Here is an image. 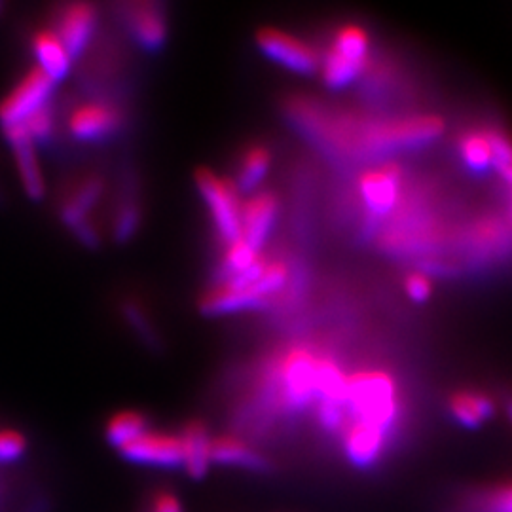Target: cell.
Returning <instances> with one entry per match:
<instances>
[{
	"label": "cell",
	"instance_id": "6da1fadb",
	"mask_svg": "<svg viewBox=\"0 0 512 512\" xmlns=\"http://www.w3.org/2000/svg\"><path fill=\"white\" fill-rule=\"evenodd\" d=\"M291 110L296 124L306 133L344 154H385L425 147L444 133V122L435 114L365 120L349 114H329L302 99Z\"/></svg>",
	"mask_w": 512,
	"mask_h": 512
},
{
	"label": "cell",
	"instance_id": "7a4b0ae2",
	"mask_svg": "<svg viewBox=\"0 0 512 512\" xmlns=\"http://www.w3.org/2000/svg\"><path fill=\"white\" fill-rule=\"evenodd\" d=\"M344 406L349 423H363L393 437L401 420V401L395 380L382 370H363L348 376Z\"/></svg>",
	"mask_w": 512,
	"mask_h": 512
},
{
	"label": "cell",
	"instance_id": "3957f363",
	"mask_svg": "<svg viewBox=\"0 0 512 512\" xmlns=\"http://www.w3.org/2000/svg\"><path fill=\"white\" fill-rule=\"evenodd\" d=\"M319 359L315 351L306 346L291 348L272 368L270 389L275 403L289 414H300L319 401L317 368Z\"/></svg>",
	"mask_w": 512,
	"mask_h": 512
},
{
	"label": "cell",
	"instance_id": "277c9868",
	"mask_svg": "<svg viewBox=\"0 0 512 512\" xmlns=\"http://www.w3.org/2000/svg\"><path fill=\"white\" fill-rule=\"evenodd\" d=\"M194 181L224 247L236 243L241 239L243 211V200L236 183L220 177L213 169L207 167H200L194 173Z\"/></svg>",
	"mask_w": 512,
	"mask_h": 512
},
{
	"label": "cell",
	"instance_id": "5b68a950",
	"mask_svg": "<svg viewBox=\"0 0 512 512\" xmlns=\"http://www.w3.org/2000/svg\"><path fill=\"white\" fill-rule=\"evenodd\" d=\"M54 80L33 67L0 101V129L23 126L35 112L52 105Z\"/></svg>",
	"mask_w": 512,
	"mask_h": 512
},
{
	"label": "cell",
	"instance_id": "8992f818",
	"mask_svg": "<svg viewBox=\"0 0 512 512\" xmlns=\"http://www.w3.org/2000/svg\"><path fill=\"white\" fill-rule=\"evenodd\" d=\"M256 48L270 61L294 74L310 76L321 67V55L310 42L275 27H262L255 35Z\"/></svg>",
	"mask_w": 512,
	"mask_h": 512
},
{
	"label": "cell",
	"instance_id": "52a82bcc",
	"mask_svg": "<svg viewBox=\"0 0 512 512\" xmlns=\"http://www.w3.org/2000/svg\"><path fill=\"white\" fill-rule=\"evenodd\" d=\"M103 190V179L92 175L78 184L73 194L59 205V219L73 232L74 238L88 249H97L101 245V234L90 220V213L101 200Z\"/></svg>",
	"mask_w": 512,
	"mask_h": 512
},
{
	"label": "cell",
	"instance_id": "ba28073f",
	"mask_svg": "<svg viewBox=\"0 0 512 512\" xmlns=\"http://www.w3.org/2000/svg\"><path fill=\"white\" fill-rule=\"evenodd\" d=\"M120 456L141 467H152L162 471H175L183 469L184 452L183 442L179 435L160 433V431H148L143 437H139L122 450H118Z\"/></svg>",
	"mask_w": 512,
	"mask_h": 512
},
{
	"label": "cell",
	"instance_id": "9c48e42d",
	"mask_svg": "<svg viewBox=\"0 0 512 512\" xmlns=\"http://www.w3.org/2000/svg\"><path fill=\"white\" fill-rule=\"evenodd\" d=\"M126 122L120 107L105 101H88L71 112L67 129L76 141L103 143L114 137Z\"/></svg>",
	"mask_w": 512,
	"mask_h": 512
},
{
	"label": "cell",
	"instance_id": "30bf717a",
	"mask_svg": "<svg viewBox=\"0 0 512 512\" xmlns=\"http://www.w3.org/2000/svg\"><path fill=\"white\" fill-rule=\"evenodd\" d=\"M403 169L397 164L370 167L359 177V196L374 217L389 215L403 194Z\"/></svg>",
	"mask_w": 512,
	"mask_h": 512
},
{
	"label": "cell",
	"instance_id": "8fae6325",
	"mask_svg": "<svg viewBox=\"0 0 512 512\" xmlns=\"http://www.w3.org/2000/svg\"><path fill=\"white\" fill-rule=\"evenodd\" d=\"M2 135L14 154L18 165L19 181L25 196L31 202H42L46 198V179L42 173V165L38 160L37 145L33 143L25 126L2 129Z\"/></svg>",
	"mask_w": 512,
	"mask_h": 512
},
{
	"label": "cell",
	"instance_id": "7c38bea8",
	"mask_svg": "<svg viewBox=\"0 0 512 512\" xmlns=\"http://www.w3.org/2000/svg\"><path fill=\"white\" fill-rule=\"evenodd\" d=\"M279 217V198L272 190H258L243 202L241 239L262 253Z\"/></svg>",
	"mask_w": 512,
	"mask_h": 512
},
{
	"label": "cell",
	"instance_id": "4fadbf2b",
	"mask_svg": "<svg viewBox=\"0 0 512 512\" xmlns=\"http://www.w3.org/2000/svg\"><path fill=\"white\" fill-rule=\"evenodd\" d=\"M99 14L97 8L90 2H73L63 6V10L57 16L55 33L69 50L73 59L80 57L90 46L93 35L97 31Z\"/></svg>",
	"mask_w": 512,
	"mask_h": 512
},
{
	"label": "cell",
	"instance_id": "5bb4252c",
	"mask_svg": "<svg viewBox=\"0 0 512 512\" xmlns=\"http://www.w3.org/2000/svg\"><path fill=\"white\" fill-rule=\"evenodd\" d=\"M124 19L133 42L148 54L160 52L167 40V19L158 2H133L124 6Z\"/></svg>",
	"mask_w": 512,
	"mask_h": 512
},
{
	"label": "cell",
	"instance_id": "9a60e30c",
	"mask_svg": "<svg viewBox=\"0 0 512 512\" xmlns=\"http://www.w3.org/2000/svg\"><path fill=\"white\" fill-rule=\"evenodd\" d=\"M389 439V435H385L384 431L376 427L363 423H349L342 433V448L346 459L355 469L366 471L374 469L382 461Z\"/></svg>",
	"mask_w": 512,
	"mask_h": 512
},
{
	"label": "cell",
	"instance_id": "2e32d148",
	"mask_svg": "<svg viewBox=\"0 0 512 512\" xmlns=\"http://www.w3.org/2000/svg\"><path fill=\"white\" fill-rule=\"evenodd\" d=\"M268 306L270 302L256 293L253 287H236L228 281H220L200 298V311L205 317L264 310Z\"/></svg>",
	"mask_w": 512,
	"mask_h": 512
},
{
	"label": "cell",
	"instance_id": "e0dca14e",
	"mask_svg": "<svg viewBox=\"0 0 512 512\" xmlns=\"http://www.w3.org/2000/svg\"><path fill=\"white\" fill-rule=\"evenodd\" d=\"M439 512H512V480L467 486L454 492Z\"/></svg>",
	"mask_w": 512,
	"mask_h": 512
},
{
	"label": "cell",
	"instance_id": "ac0fdd59",
	"mask_svg": "<svg viewBox=\"0 0 512 512\" xmlns=\"http://www.w3.org/2000/svg\"><path fill=\"white\" fill-rule=\"evenodd\" d=\"M211 463L222 467H236L255 475L274 473V461L256 452L251 444L234 435H220L211 442Z\"/></svg>",
	"mask_w": 512,
	"mask_h": 512
},
{
	"label": "cell",
	"instance_id": "d6986e66",
	"mask_svg": "<svg viewBox=\"0 0 512 512\" xmlns=\"http://www.w3.org/2000/svg\"><path fill=\"white\" fill-rule=\"evenodd\" d=\"M33 54L37 59V67L42 73L48 74L55 84L63 82L71 69H73V57L61 38L57 37L54 29H40L31 38Z\"/></svg>",
	"mask_w": 512,
	"mask_h": 512
},
{
	"label": "cell",
	"instance_id": "ffe728a7",
	"mask_svg": "<svg viewBox=\"0 0 512 512\" xmlns=\"http://www.w3.org/2000/svg\"><path fill=\"white\" fill-rule=\"evenodd\" d=\"M183 442L184 471L192 480H202L211 465V435L209 427L200 420L188 421L181 431Z\"/></svg>",
	"mask_w": 512,
	"mask_h": 512
},
{
	"label": "cell",
	"instance_id": "44dd1931",
	"mask_svg": "<svg viewBox=\"0 0 512 512\" xmlns=\"http://www.w3.org/2000/svg\"><path fill=\"white\" fill-rule=\"evenodd\" d=\"M448 410L459 425L475 429L494 416L495 404L488 395L475 391H459L448 401Z\"/></svg>",
	"mask_w": 512,
	"mask_h": 512
},
{
	"label": "cell",
	"instance_id": "7402d4cb",
	"mask_svg": "<svg viewBox=\"0 0 512 512\" xmlns=\"http://www.w3.org/2000/svg\"><path fill=\"white\" fill-rule=\"evenodd\" d=\"M272 165V152L264 145H251L243 152L239 160L238 177H236V188L245 194H255L258 186L268 177Z\"/></svg>",
	"mask_w": 512,
	"mask_h": 512
},
{
	"label": "cell",
	"instance_id": "603a6c76",
	"mask_svg": "<svg viewBox=\"0 0 512 512\" xmlns=\"http://www.w3.org/2000/svg\"><path fill=\"white\" fill-rule=\"evenodd\" d=\"M365 67L366 61L351 59L348 55L330 48L329 52L321 57L319 73L323 78V84L329 90H344L363 74Z\"/></svg>",
	"mask_w": 512,
	"mask_h": 512
},
{
	"label": "cell",
	"instance_id": "cb8c5ba5",
	"mask_svg": "<svg viewBox=\"0 0 512 512\" xmlns=\"http://www.w3.org/2000/svg\"><path fill=\"white\" fill-rule=\"evenodd\" d=\"M148 431H150V425L145 414L137 410H124V412H116L107 421L105 439L110 446L122 450L124 446H128L129 442L143 437Z\"/></svg>",
	"mask_w": 512,
	"mask_h": 512
},
{
	"label": "cell",
	"instance_id": "d4e9b609",
	"mask_svg": "<svg viewBox=\"0 0 512 512\" xmlns=\"http://www.w3.org/2000/svg\"><path fill=\"white\" fill-rule=\"evenodd\" d=\"M459 156L473 173H486L494 167V148L488 131H467L459 137Z\"/></svg>",
	"mask_w": 512,
	"mask_h": 512
},
{
	"label": "cell",
	"instance_id": "484cf974",
	"mask_svg": "<svg viewBox=\"0 0 512 512\" xmlns=\"http://www.w3.org/2000/svg\"><path fill=\"white\" fill-rule=\"evenodd\" d=\"M262 256L264 253L255 251L245 239H238L236 243L226 245L224 255H222V264H220V281H226V279H232L236 275L247 272Z\"/></svg>",
	"mask_w": 512,
	"mask_h": 512
},
{
	"label": "cell",
	"instance_id": "4316f807",
	"mask_svg": "<svg viewBox=\"0 0 512 512\" xmlns=\"http://www.w3.org/2000/svg\"><path fill=\"white\" fill-rule=\"evenodd\" d=\"M336 52L348 55L351 59L357 61H368V50H370V37L361 25H353L348 23L344 27H340L334 38H332V46Z\"/></svg>",
	"mask_w": 512,
	"mask_h": 512
},
{
	"label": "cell",
	"instance_id": "83f0119b",
	"mask_svg": "<svg viewBox=\"0 0 512 512\" xmlns=\"http://www.w3.org/2000/svg\"><path fill=\"white\" fill-rule=\"evenodd\" d=\"M141 226V207L133 200L122 203L112 222V238L116 243H128Z\"/></svg>",
	"mask_w": 512,
	"mask_h": 512
},
{
	"label": "cell",
	"instance_id": "f1b7e54d",
	"mask_svg": "<svg viewBox=\"0 0 512 512\" xmlns=\"http://www.w3.org/2000/svg\"><path fill=\"white\" fill-rule=\"evenodd\" d=\"M488 135L494 148V167L503 183L509 184L512 188V141L509 135H505L499 129L488 131Z\"/></svg>",
	"mask_w": 512,
	"mask_h": 512
},
{
	"label": "cell",
	"instance_id": "f546056e",
	"mask_svg": "<svg viewBox=\"0 0 512 512\" xmlns=\"http://www.w3.org/2000/svg\"><path fill=\"white\" fill-rule=\"evenodd\" d=\"M23 126L29 131V135H31V139H33V143L37 145V148L46 147V145L54 139V107L48 105V107L38 110Z\"/></svg>",
	"mask_w": 512,
	"mask_h": 512
},
{
	"label": "cell",
	"instance_id": "4dcf8cb0",
	"mask_svg": "<svg viewBox=\"0 0 512 512\" xmlns=\"http://www.w3.org/2000/svg\"><path fill=\"white\" fill-rule=\"evenodd\" d=\"M122 313L129 323V327L135 330L148 346H156L158 344V334L152 327V323L147 319V311L139 306V302H124Z\"/></svg>",
	"mask_w": 512,
	"mask_h": 512
},
{
	"label": "cell",
	"instance_id": "1f68e13d",
	"mask_svg": "<svg viewBox=\"0 0 512 512\" xmlns=\"http://www.w3.org/2000/svg\"><path fill=\"white\" fill-rule=\"evenodd\" d=\"M27 452V439L16 429H0V465H10Z\"/></svg>",
	"mask_w": 512,
	"mask_h": 512
},
{
	"label": "cell",
	"instance_id": "d6a6232c",
	"mask_svg": "<svg viewBox=\"0 0 512 512\" xmlns=\"http://www.w3.org/2000/svg\"><path fill=\"white\" fill-rule=\"evenodd\" d=\"M404 289L414 302H425L433 293V283L427 275L421 274V272H412L404 279Z\"/></svg>",
	"mask_w": 512,
	"mask_h": 512
},
{
	"label": "cell",
	"instance_id": "836d02e7",
	"mask_svg": "<svg viewBox=\"0 0 512 512\" xmlns=\"http://www.w3.org/2000/svg\"><path fill=\"white\" fill-rule=\"evenodd\" d=\"M507 412H509V418L512 420V397L507 399Z\"/></svg>",
	"mask_w": 512,
	"mask_h": 512
},
{
	"label": "cell",
	"instance_id": "e575fe53",
	"mask_svg": "<svg viewBox=\"0 0 512 512\" xmlns=\"http://www.w3.org/2000/svg\"><path fill=\"white\" fill-rule=\"evenodd\" d=\"M0 10H2V4H0Z\"/></svg>",
	"mask_w": 512,
	"mask_h": 512
}]
</instances>
